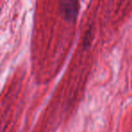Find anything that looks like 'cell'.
Wrapping results in <instances>:
<instances>
[{"label":"cell","mask_w":132,"mask_h":132,"mask_svg":"<svg viewBox=\"0 0 132 132\" xmlns=\"http://www.w3.org/2000/svg\"><path fill=\"white\" fill-rule=\"evenodd\" d=\"M60 10L64 19L69 22L75 21L79 12L78 0H60Z\"/></svg>","instance_id":"6da1fadb"}]
</instances>
